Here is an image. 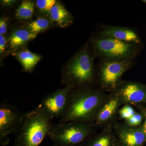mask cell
Instances as JSON below:
<instances>
[{"label": "cell", "instance_id": "cell-21", "mask_svg": "<svg viewBox=\"0 0 146 146\" xmlns=\"http://www.w3.org/2000/svg\"><path fill=\"white\" fill-rule=\"evenodd\" d=\"M143 119V116L141 112H136L131 117L125 121L124 123L129 126L138 127L141 126Z\"/></svg>", "mask_w": 146, "mask_h": 146}, {"label": "cell", "instance_id": "cell-6", "mask_svg": "<svg viewBox=\"0 0 146 146\" xmlns=\"http://www.w3.org/2000/svg\"><path fill=\"white\" fill-rule=\"evenodd\" d=\"M96 68L98 88L112 93L123 81L122 77L134 65L133 60H100Z\"/></svg>", "mask_w": 146, "mask_h": 146}, {"label": "cell", "instance_id": "cell-11", "mask_svg": "<svg viewBox=\"0 0 146 146\" xmlns=\"http://www.w3.org/2000/svg\"><path fill=\"white\" fill-rule=\"evenodd\" d=\"M113 129L121 146H142L146 136L141 126L133 127L117 121Z\"/></svg>", "mask_w": 146, "mask_h": 146}, {"label": "cell", "instance_id": "cell-9", "mask_svg": "<svg viewBox=\"0 0 146 146\" xmlns=\"http://www.w3.org/2000/svg\"><path fill=\"white\" fill-rule=\"evenodd\" d=\"M112 92L119 97L123 105L146 104V85L140 82L123 80Z\"/></svg>", "mask_w": 146, "mask_h": 146}, {"label": "cell", "instance_id": "cell-13", "mask_svg": "<svg viewBox=\"0 0 146 146\" xmlns=\"http://www.w3.org/2000/svg\"><path fill=\"white\" fill-rule=\"evenodd\" d=\"M110 124L103 128L100 133L89 138L82 146H121Z\"/></svg>", "mask_w": 146, "mask_h": 146}, {"label": "cell", "instance_id": "cell-16", "mask_svg": "<svg viewBox=\"0 0 146 146\" xmlns=\"http://www.w3.org/2000/svg\"><path fill=\"white\" fill-rule=\"evenodd\" d=\"M20 62L23 67V71L31 73L42 59V56L30 51L27 48H22L13 54Z\"/></svg>", "mask_w": 146, "mask_h": 146}, {"label": "cell", "instance_id": "cell-8", "mask_svg": "<svg viewBox=\"0 0 146 146\" xmlns=\"http://www.w3.org/2000/svg\"><path fill=\"white\" fill-rule=\"evenodd\" d=\"M24 113L7 102H3L0 105V140L2 145L9 142L8 136L16 133L21 124Z\"/></svg>", "mask_w": 146, "mask_h": 146}, {"label": "cell", "instance_id": "cell-25", "mask_svg": "<svg viewBox=\"0 0 146 146\" xmlns=\"http://www.w3.org/2000/svg\"><path fill=\"white\" fill-rule=\"evenodd\" d=\"M16 1L14 0H2L1 1V3L3 6L7 7H10L14 5Z\"/></svg>", "mask_w": 146, "mask_h": 146}, {"label": "cell", "instance_id": "cell-10", "mask_svg": "<svg viewBox=\"0 0 146 146\" xmlns=\"http://www.w3.org/2000/svg\"><path fill=\"white\" fill-rule=\"evenodd\" d=\"M123 105L119 97L114 92L109 93L99 110L94 122L97 128H104L117 121L119 108Z\"/></svg>", "mask_w": 146, "mask_h": 146}, {"label": "cell", "instance_id": "cell-24", "mask_svg": "<svg viewBox=\"0 0 146 146\" xmlns=\"http://www.w3.org/2000/svg\"><path fill=\"white\" fill-rule=\"evenodd\" d=\"M8 39L5 35H0V54L1 56L5 52L7 47L8 46Z\"/></svg>", "mask_w": 146, "mask_h": 146}, {"label": "cell", "instance_id": "cell-17", "mask_svg": "<svg viewBox=\"0 0 146 146\" xmlns=\"http://www.w3.org/2000/svg\"><path fill=\"white\" fill-rule=\"evenodd\" d=\"M53 24V23L50 18L45 16H40L31 22L26 28L32 33L37 35L40 33L50 28Z\"/></svg>", "mask_w": 146, "mask_h": 146}, {"label": "cell", "instance_id": "cell-12", "mask_svg": "<svg viewBox=\"0 0 146 146\" xmlns=\"http://www.w3.org/2000/svg\"><path fill=\"white\" fill-rule=\"evenodd\" d=\"M96 36L109 37L124 42L141 44V40L138 34L133 29L126 27L103 25Z\"/></svg>", "mask_w": 146, "mask_h": 146}, {"label": "cell", "instance_id": "cell-19", "mask_svg": "<svg viewBox=\"0 0 146 146\" xmlns=\"http://www.w3.org/2000/svg\"><path fill=\"white\" fill-rule=\"evenodd\" d=\"M56 3V0H37L36 1V5L41 12L49 13Z\"/></svg>", "mask_w": 146, "mask_h": 146}, {"label": "cell", "instance_id": "cell-26", "mask_svg": "<svg viewBox=\"0 0 146 146\" xmlns=\"http://www.w3.org/2000/svg\"><path fill=\"white\" fill-rule=\"evenodd\" d=\"M52 146H58L56 145H54H54H53Z\"/></svg>", "mask_w": 146, "mask_h": 146}, {"label": "cell", "instance_id": "cell-15", "mask_svg": "<svg viewBox=\"0 0 146 146\" xmlns=\"http://www.w3.org/2000/svg\"><path fill=\"white\" fill-rule=\"evenodd\" d=\"M50 18L53 23L61 28H65L73 24L72 15L59 2L56 3L50 11Z\"/></svg>", "mask_w": 146, "mask_h": 146}, {"label": "cell", "instance_id": "cell-23", "mask_svg": "<svg viewBox=\"0 0 146 146\" xmlns=\"http://www.w3.org/2000/svg\"><path fill=\"white\" fill-rule=\"evenodd\" d=\"M8 18L6 17H1L0 19V35H5L7 31Z\"/></svg>", "mask_w": 146, "mask_h": 146}, {"label": "cell", "instance_id": "cell-7", "mask_svg": "<svg viewBox=\"0 0 146 146\" xmlns=\"http://www.w3.org/2000/svg\"><path fill=\"white\" fill-rule=\"evenodd\" d=\"M73 90L68 86L58 89L46 96L36 108L50 120L55 118H61L65 112Z\"/></svg>", "mask_w": 146, "mask_h": 146}, {"label": "cell", "instance_id": "cell-4", "mask_svg": "<svg viewBox=\"0 0 146 146\" xmlns=\"http://www.w3.org/2000/svg\"><path fill=\"white\" fill-rule=\"evenodd\" d=\"M89 42L92 53L100 60H133L138 55L141 47V44L95 35Z\"/></svg>", "mask_w": 146, "mask_h": 146}, {"label": "cell", "instance_id": "cell-20", "mask_svg": "<svg viewBox=\"0 0 146 146\" xmlns=\"http://www.w3.org/2000/svg\"><path fill=\"white\" fill-rule=\"evenodd\" d=\"M132 106L130 105H124L119 110L118 115L120 119L125 121L129 119L136 112Z\"/></svg>", "mask_w": 146, "mask_h": 146}, {"label": "cell", "instance_id": "cell-5", "mask_svg": "<svg viewBox=\"0 0 146 146\" xmlns=\"http://www.w3.org/2000/svg\"><path fill=\"white\" fill-rule=\"evenodd\" d=\"M94 123L70 121L52 125L48 136L58 146H82L94 135Z\"/></svg>", "mask_w": 146, "mask_h": 146}, {"label": "cell", "instance_id": "cell-22", "mask_svg": "<svg viewBox=\"0 0 146 146\" xmlns=\"http://www.w3.org/2000/svg\"><path fill=\"white\" fill-rule=\"evenodd\" d=\"M135 106H136V108L143 116L144 123L141 126L146 136V106L144 104H140L137 105Z\"/></svg>", "mask_w": 146, "mask_h": 146}, {"label": "cell", "instance_id": "cell-1", "mask_svg": "<svg viewBox=\"0 0 146 146\" xmlns=\"http://www.w3.org/2000/svg\"><path fill=\"white\" fill-rule=\"evenodd\" d=\"M89 40L74 55L61 70V84L73 89L96 88V68Z\"/></svg>", "mask_w": 146, "mask_h": 146}, {"label": "cell", "instance_id": "cell-2", "mask_svg": "<svg viewBox=\"0 0 146 146\" xmlns=\"http://www.w3.org/2000/svg\"><path fill=\"white\" fill-rule=\"evenodd\" d=\"M108 94L98 88L73 89L65 112L58 123H94Z\"/></svg>", "mask_w": 146, "mask_h": 146}, {"label": "cell", "instance_id": "cell-18", "mask_svg": "<svg viewBox=\"0 0 146 146\" xmlns=\"http://www.w3.org/2000/svg\"><path fill=\"white\" fill-rule=\"evenodd\" d=\"M35 8L34 3L32 1H23L16 9L15 12L16 18L21 20L30 19L34 14Z\"/></svg>", "mask_w": 146, "mask_h": 146}, {"label": "cell", "instance_id": "cell-3", "mask_svg": "<svg viewBox=\"0 0 146 146\" xmlns=\"http://www.w3.org/2000/svg\"><path fill=\"white\" fill-rule=\"evenodd\" d=\"M51 120L36 108L24 113L16 131L15 146H40L48 136Z\"/></svg>", "mask_w": 146, "mask_h": 146}, {"label": "cell", "instance_id": "cell-14", "mask_svg": "<svg viewBox=\"0 0 146 146\" xmlns=\"http://www.w3.org/2000/svg\"><path fill=\"white\" fill-rule=\"evenodd\" d=\"M36 36V35L29 31L27 28L14 30L8 39L10 52L13 55L18 50L25 47L29 42L35 39Z\"/></svg>", "mask_w": 146, "mask_h": 146}]
</instances>
